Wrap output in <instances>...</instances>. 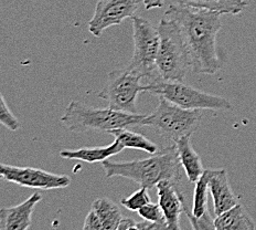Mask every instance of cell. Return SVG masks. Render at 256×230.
I'll list each match as a JSON object with an SVG mask.
<instances>
[{"mask_svg": "<svg viewBox=\"0 0 256 230\" xmlns=\"http://www.w3.org/2000/svg\"><path fill=\"white\" fill-rule=\"evenodd\" d=\"M164 17L178 25L189 53L191 70L199 74H216L221 69L216 36L222 28L221 14L210 10L172 5Z\"/></svg>", "mask_w": 256, "mask_h": 230, "instance_id": "cell-1", "label": "cell"}, {"mask_svg": "<svg viewBox=\"0 0 256 230\" xmlns=\"http://www.w3.org/2000/svg\"><path fill=\"white\" fill-rule=\"evenodd\" d=\"M102 166L108 178L124 177L147 189L154 188L162 180L179 183L180 168L182 167L174 143L148 158L130 162H110L108 159L102 163Z\"/></svg>", "mask_w": 256, "mask_h": 230, "instance_id": "cell-2", "label": "cell"}, {"mask_svg": "<svg viewBox=\"0 0 256 230\" xmlns=\"http://www.w3.org/2000/svg\"><path fill=\"white\" fill-rule=\"evenodd\" d=\"M146 114L127 113L110 108L100 109L88 106L78 101H71L66 106L61 123L72 132H106L132 126H144Z\"/></svg>", "mask_w": 256, "mask_h": 230, "instance_id": "cell-3", "label": "cell"}, {"mask_svg": "<svg viewBox=\"0 0 256 230\" xmlns=\"http://www.w3.org/2000/svg\"><path fill=\"white\" fill-rule=\"evenodd\" d=\"M160 37L157 56V77L166 81L184 82L191 70L188 50L178 25L162 17L158 26Z\"/></svg>", "mask_w": 256, "mask_h": 230, "instance_id": "cell-4", "label": "cell"}, {"mask_svg": "<svg viewBox=\"0 0 256 230\" xmlns=\"http://www.w3.org/2000/svg\"><path fill=\"white\" fill-rule=\"evenodd\" d=\"M204 110H186L159 98V104L146 116L144 126H152L160 135L174 143L186 136H191L199 127Z\"/></svg>", "mask_w": 256, "mask_h": 230, "instance_id": "cell-5", "label": "cell"}, {"mask_svg": "<svg viewBox=\"0 0 256 230\" xmlns=\"http://www.w3.org/2000/svg\"><path fill=\"white\" fill-rule=\"evenodd\" d=\"M145 92L186 110H230L232 104L226 98L213 95L190 87L179 81H166L154 78L150 83L145 84Z\"/></svg>", "mask_w": 256, "mask_h": 230, "instance_id": "cell-6", "label": "cell"}, {"mask_svg": "<svg viewBox=\"0 0 256 230\" xmlns=\"http://www.w3.org/2000/svg\"><path fill=\"white\" fill-rule=\"evenodd\" d=\"M132 21L134 53L125 68L140 79L158 78L154 76V72H157V56L160 41L158 28H154L150 23L137 16H134Z\"/></svg>", "mask_w": 256, "mask_h": 230, "instance_id": "cell-7", "label": "cell"}, {"mask_svg": "<svg viewBox=\"0 0 256 230\" xmlns=\"http://www.w3.org/2000/svg\"><path fill=\"white\" fill-rule=\"evenodd\" d=\"M142 92H145V85L140 84V78L124 68L108 73L98 98L108 101L110 109L137 113L136 102L138 94Z\"/></svg>", "mask_w": 256, "mask_h": 230, "instance_id": "cell-8", "label": "cell"}, {"mask_svg": "<svg viewBox=\"0 0 256 230\" xmlns=\"http://www.w3.org/2000/svg\"><path fill=\"white\" fill-rule=\"evenodd\" d=\"M0 174L4 180L28 188L49 190L66 188L71 184L70 176L52 174L46 170L34 167H19L2 164Z\"/></svg>", "mask_w": 256, "mask_h": 230, "instance_id": "cell-9", "label": "cell"}, {"mask_svg": "<svg viewBox=\"0 0 256 230\" xmlns=\"http://www.w3.org/2000/svg\"><path fill=\"white\" fill-rule=\"evenodd\" d=\"M140 4V0H98L93 17L88 21V31L98 38L110 27L134 17Z\"/></svg>", "mask_w": 256, "mask_h": 230, "instance_id": "cell-10", "label": "cell"}, {"mask_svg": "<svg viewBox=\"0 0 256 230\" xmlns=\"http://www.w3.org/2000/svg\"><path fill=\"white\" fill-rule=\"evenodd\" d=\"M177 184L162 180L157 184L158 204L164 212L169 230H180V216L184 212V196Z\"/></svg>", "mask_w": 256, "mask_h": 230, "instance_id": "cell-11", "label": "cell"}, {"mask_svg": "<svg viewBox=\"0 0 256 230\" xmlns=\"http://www.w3.org/2000/svg\"><path fill=\"white\" fill-rule=\"evenodd\" d=\"M209 190L213 199V210L216 216L230 210L238 204L236 196L228 183L226 169H210Z\"/></svg>", "mask_w": 256, "mask_h": 230, "instance_id": "cell-12", "label": "cell"}, {"mask_svg": "<svg viewBox=\"0 0 256 230\" xmlns=\"http://www.w3.org/2000/svg\"><path fill=\"white\" fill-rule=\"evenodd\" d=\"M42 200L40 192H34L28 199L21 204L2 208L0 211L2 216V230H28L32 222V213H34L36 204Z\"/></svg>", "mask_w": 256, "mask_h": 230, "instance_id": "cell-13", "label": "cell"}, {"mask_svg": "<svg viewBox=\"0 0 256 230\" xmlns=\"http://www.w3.org/2000/svg\"><path fill=\"white\" fill-rule=\"evenodd\" d=\"M122 149H125V147L118 141L114 140V142L108 146L63 149L60 152V156L66 159H78L86 163H103L112 156L120 154Z\"/></svg>", "mask_w": 256, "mask_h": 230, "instance_id": "cell-14", "label": "cell"}, {"mask_svg": "<svg viewBox=\"0 0 256 230\" xmlns=\"http://www.w3.org/2000/svg\"><path fill=\"white\" fill-rule=\"evenodd\" d=\"M190 137L191 136H186L180 138L174 143V145L177 147L181 166L184 170L186 178L190 183H196L201 177V175L204 174V169L202 166L199 154L194 151V146H192Z\"/></svg>", "mask_w": 256, "mask_h": 230, "instance_id": "cell-15", "label": "cell"}, {"mask_svg": "<svg viewBox=\"0 0 256 230\" xmlns=\"http://www.w3.org/2000/svg\"><path fill=\"white\" fill-rule=\"evenodd\" d=\"M214 224L216 230H255V222L241 204L216 216Z\"/></svg>", "mask_w": 256, "mask_h": 230, "instance_id": "cell-16", "label": "cell"}, {"mask_svg": "<svg viewBox=\"0 0 256 230\" xmlns=\"http://www.w3.org/2000/svg\"><path fill=\"white\" fill-rule=\"evenodd\" d=\"M176 2L181 6L210 10L221 15H238L248 7V3L245 0H176Z\"/></svg>", "mask_w": 256, "mask_h": 230, "instance_id": "cell-17", "label": "cell"}, {"mask_svg": "<svg viewBox=\"0 0 256 230\" xmlns=\"http://www.w3.org/2000/svg\"><path fill=\"white\" fill-rule=\"evenodd\" d=\"M90 210H93L98 215L106 230H117L124 219L117 204L105 197L94 200Z\"/></svg>", "mask_w": 256, "mask_h": 230, "instance_id": "cell-18", "label": "cell"}, {"mask_svg": "<svg viewBox=\"0 0 256 230\" xmlns=\"http://www.w3.org/2000/svg\"><path fill=\"white\" fill-rule=\"evenodd\" d=\"M110 135H113L115 140L118 141L125 148L140 149V151H144L150 155L158 152V146L154 142L148 140L146 136L130 131L128 128L115 130L110 133Z\"/></svg>", "mask_w": 256, "mask_h": 230, "instance_id": "cell-19", "label": "cell"}, {"mask_svg": "<svg viewBox=\"0 0 256 230\" xmlns=\"http://www.w3.org/2000/svg\"><path fill=\"white\" fill-rule=\"evenodd\" d=\"M209 179L210 169H204L201 177L196 181L194 192V206H192V213L196 217L204 216L206 211L209 209L208 207V192H209Z\"/></svg>", "mask_w": 256, "mask_h": 230, "instance_id": "cell-20", "label": "cell"}, {"mask_svg": "<svg viewBox=\"0 0 256 230\" xmlns=\"http://www.w3.org/2000/svg\"><path fill=\"white\" fill-rule=\"evenodd\" d=\"M149 202H152V200L148 194V189L144 188V187H140V189L136 190L130 196L120 200L122 206H124L126 209L130 211H138L142 207L149 204Z\"/></svg>", "mask_w": 256, "mask_h": 230, "instance_id": "cell-21", "label": "cell"}, {"mask_svg": "<svg viewBox=\"0 0 256 230\" xmlns=\"http://www.w3.org/2000/svg\"><path fill=\"white\" fill-rule=\"evenodd\" d=\"M184 204V213L188 217L192 230H216L214 224V219L210 215V211L208 209L204 216L196 217L192 211L189 210L188 206Z\"/></svg>", "mask_w": 256, "mask_h": 230, "instance_id": "cell-22", "label": "cell"}, {"mask_svg": "<svg viewBox=\"0 0 256 230\" xmlns=\"http://www.w3.org/2000/svg\"><path fill=\"white\" fill-rule=\"evenodd\" d=\"M0 123L7 127L8 130L16 132L21 127L20 122L18 119H16V116L12 114V112L9 110V108L6 104L4 95H0Z\"/></svg>", "mask_w": 256, "mask_h": 230, "instance_id": "cell-23", "label": "cell"}, {"mask_svg": "<svg viewBox=\"0 0 256 230\" xmlns=\"http://www.w3.org/2000/svg\"><path fill=\"white\" fill-rule=\"evenodd\" d=\"M137 213L144 219V220L147 221L157 222L164 219V212L159 204H154V202H149V204L142 207L140 209L137 211Z\"/></svg>", "mask_w": 256, "mask_h": 230, "instance_id": "cell-24", "label": "cell"}, {"mask_svg": "<svg viewBox=\"0 0 256 230\" xmlns=\"http://www.w3.org/2000/svg\"><path fill=\"white\" fill-rule=\"evenodd\" d=\"M83 230H106V229L104 227V224L102 223V221L100 220L98 215H96L93 210H90L88 213V216L85 217Z\"/></svg>", "mask_w": 256, "mask_h": 230, "instance_id": "cell-25", "label": "cell"}, {"mask_svg": "<svg viewBox=\"0 0 256 230\" xmlns=\"http://www.w3.org/2000/svg\"><path fill=\"white\" fill-rule=\"evenodd\" d=\"M138 227H140V230H169L166 219H162V220L157 222L147 220L140 221L138 222Z\"/></svg>", "mask_w": 256, "mask_h": 230, "instance_id": "cell-26", "label": "cell"}, {"mask_svg": "<svg viewBox=\"0 0 256 230\" xmlns=\"http://www.w3.org/2000/svg\"><path fill=\"white\" fill-rule=\"evenodd\" d=\"M146 9L150 10L154 8H162L164 6V0H140Z\"/></svg>", "mask_w": 256, "mask_h": 230, "instance_id": "cell-27", "label": "cell"}, {"mask_svg": "<svg viewBox=\"0 0 256 230\" xmlns=\"http://www.w3.org/2000/svg\"><path fill=\"white\" fill-rule=\"evenodd\" d=\"M180 230H181V229H180Z\"/></svg>", "mask_w": 256, "mask_h": 230, "instance_id": "cell-28", "label": "cell"}]
</instances>
